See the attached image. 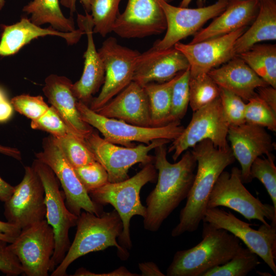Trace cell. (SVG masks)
I'll return each mask as SVG.
<instances>
[{"label":"cell","instance_id":"obj_50","mask_svg":"<svg viewBox=\"0 0 276 276\" xmlns=\"http://www.w3.org/2000/svg\"><path fill=\"white\" fill-rule=\"evenodd\" d=\"M0 153L12 157L17 160L21 159V155L20 151L16 148L0 145Z\"/></svg>","mask_w":276,"mask_h":276},{"label":"cell","instance_id":"obj_45","mask_svg":"<svg viewBox=\"0 0 276 276\" xmlns=\"http://www.w3.org/2000/svg\"><path fill=\"white\" fill-rule=\"evenodd\" d=\"M13 107L4 92L0 88V122L8 121L12 116Z\"/></svg>","mask_w":276,"mask_h":276},{"label":"cell","instance_id":"obj_13","mask_svg":"<svg viewBox=\"0 0 276 276\" xmlns=\"http://www.w3.org/2000/svg\"><path fill=\"white\" fill-rule=\"evenodd\" d=\"M202 221L234 235L276 274V225L262 224L255 230L250 227L253 224L243 221L231 212L218 207L207 209Z\"/></svg>","mask_w":276,"mask_h":276},{"label":"cell","instance_id":"obj_40","mask_svg":"<svg viewBox=\"0 0 276 276\" xmlns=\"http://www.w3.org/2000/svg\"><path fill=\"white\" fill-rule=\"evenodd\" d=\"M10 102L17 112L31 121L41 117L50 108L41 96L20 95L12 98Z\"/></svg>","mask_w":276,"mask_h":276},{"label":"cell","instance_id":"obj_12","mask_svg":"<svg viewBox=\"0 0 276 276\" xmlns=\"http://www.w3.org/2000/svg\"><path fill=\"white\" fill-rule=\"evenodd\" d=\"M229 126L219 98L193 111L189 124L173 141L168 151L173 152L172 158L176 161L183 152L205 140H210L216 147L228 149L230 148L227 140Z\"/></svg>","mask_w":276,"mask_h":276},{"label":"cell","instance_id":"obj_2","mask_svg":"<svg viewBox=\"0 0 276 276\" xmlns=\"http://www.w3.org/2000/svg\"><path fill=\"white\" fill-rule=\"evenodd\" d=\"M197 162V172L185 206L180 212L179 222L171 232L173 237L196 231L202 221L212 190L221 173L235 160L231 148L216 147L203 140L191 150Z\"/></svg>","mask_w":276,"mask_h":276},{"label":"cell","instance_id":"obj_9","mask_svg":"<svg viewBox=\"0 0 276 276\" xmlns=\"http://www.w3.org/2000/svg\"><path fill=\"white\" fill-rule=\"evenodd\" d=\"M42 149L41 151L35 153L36 158L48 165L58 179L69 211L78 217L82 210L101 215L104 212L103 206L91 199L62 151L57 139L50 134L44 137Z\"/></svg>","mask_w":276,"mask_h":276},{"label":"cell","instance_id":"obj_44","mask_svg":"<svg viewBox=\"0 0 276 276\" xmlns=\"http://www.w3.org/2000/svg\"><path fill=\"white\" fill-rule=\"evenodd\" d=\"M73 275H104V276H135L140 275L129 271L125 267L121 266L119 268L111 272L104 273H95L85 268L78 269Z\"/></svg>","mask_w":276,"mask_h":276},{"label":"cell","instance_id":"obj_10","mask_svg":"<svg viewBox=\"0 0 276 276\" xmlns=\"http://www.w3.org/2000/svg\"><path fill=\"white\" fill-rule=\"evenodd\" d=\"M170 141L157 139L147 145L121 147L106 141L98 132L93 131L85 139V143L96 160L106 170L109 182H118L129 178V169L140 163L144 166L153 163L154 156L149 153L157 146Z\"/></svg>","mask_w":276,"mask_h":276},{"label":"cell","instance_id":"obj_32","mask_svg":"<svg viewBox=\"0 0 276 276\" xmlns=\"http://www.w3.org/2000/svg\"><path fill=\"white\" fill-rule=\"evenodd\" d=\"M122 0H90L94 33L105 37L113 30Z\"/></svg>","mask_w":276,"mask_h":276},{"label":"cell","instance_id":"obj_15","mask_svg":"<svg viewBox=\"0 0 276 276\" xmlns=\"http://www.w3.org/2000/svg\"><path fill=\"white\" fill-rule=\"evenodd\" d=\"M44 199V189L39 176L32 166L25 167L22 180L5 202L4 214L7 221L22 229L43 220L46 214Z\"/></svg>","mask_w":276,"mask_h":276},{"label":"cell","instance_id":"obj_6","mask_svg":"<svg viewBox=\"0 0 276 276\" xmlns=\"http://www.w3.org/2000/svg\"><path fill=\"white\" fill-rule=\"evenodd\" d=\"M32 166L39 176L43 183L47 221L53 228L55 249L52 257L50 272L62 261L70 245V229L76 225L78 217L71 213L65 202V195L60 190V182L46 164L35 159Z\"/></svg>","mask_w":276,"mask_h":276},{"label":"cell","instance_id":"obj_52","mask_svg":"<svg viewBox=\"0 0 276 276\" xmlns=\"http://www.w3.org/2000/svg\"><path fill=\"white\" fill-rule=\"evenodd\" d=\"M0 239L5 241L8 243H11L13 242L15 238L10 237L4 233L0 232Z\"/></svg>","mask_w":276,"mask_h":276},{"label":"cell","instance_id":"obj_20","mask_svg":"<svg viewBox=\"0 0 276 276\" xmlns=\"http://www.w3.org/2000/svg\"><path fill=\"white\" fill-rule=\"evenodd\" d=\"M189 67L185 56L174 47L163 50L152 47L140 54L132 81L142 86L154 82L163 83Z\"/></svg>","mask_w":276,"mask_h":276},{"label":"cell","instance_id":"obj_17","mask_svg":"<svg viewBox=\"0 0 276 276\" xmlns=\"http://www.w3.org/2000/svg\"><path fill=\"white\" fill-rule=\"evenodd\" d=\"M171 3L174 0H164ZM159 0H128L123 13H119L113 30L121 37L142 38L166 31L167 22Z\"/></svg>","mask_w":276,"mask_h":276},{"label":"cell","instance_id":"obj_35","mask_svg":"<svg viewBox=\"0 0 276 276\" xmlns=\"http://www.w3.org/2000/svg\"><path fill=\"white\" fill-rule=\"evenodd\" d=\"M57 140L64 155L74 168L97 161L85 141L72 134Z\"/></svg>","mask_w":276,"mask_h":276},{"label":"cell","instance_id":"obj_39","mask_svg":"<svg viewBox=\"0 0 276 276\" xmlns=\"http://www.w3.org/2000/svg\"><path fill=\"white\" fill-rule=\"evenodd\" d=\"M74 170L80 181L88 194L109 182L106 170L97 161L74 168Z\"/></svg>","mask_w":276,"mask_h":276},{"label":"cell","instance_id":"obj_37","mask_svg":"<svg viewBox=\"0 0 276 276\" xmlns=\"http://www.w3.org/2000/svg\"><path fill=\"white\" fill-rule=\"evenodd\" d=\"M245 122L276 131V112L274 111L257 94L246 103Z\"/></svg>","mask_w":276,"mask_h":276},{"label":"cell","instance_id":"obj_18","mask_svg":"<svg viewBox=\"0 0 276 276\" xmlns=\"http://www.w3.org/2000/svg\"><path fill=\"white\" fill-rule=\"evenodd\" d=\"M246 28L244 27L229 33L194 43L178 42L174 47L187 59L190 77L208 74L236 56L234 52L235 43Z\"/></svg>","mask_w":276,"mask_h":276},{"label":"cell","instance_id":"obj_3","mask_svg":"<svg viewBox=\"0 0 276 276\" xmlns=\"http://www.w3.org/2000/svg\"><path fill=\"white\" fill-rule=\"evenodd\" d=\"M202 238L195 246L175 252L167 275L203 276L228 262L243 248L234 235L206 222H203Z\"/></svg>","mask_w":276,"mask_h":276},{"label":"cell","instance_id":"obj_23","mask_svg":"<svg viewBox=\"0 0 276 276\" xmlns=\"http://www.w3.org/2000/svg\"><path fill=\"white\" fill-rule=\"evenodd\" d=\"M97 112L132 125L151 127L148 96L144 86L133 81Z\"/></svg>","mask_w":276,"mask_h":276},{"label":"cell","instance_id":"obj_46","mask_svg":"<svg viewBox=\"0 0 276 276\" xmlns=\"http://www.w3.org/2000/svg\"><path fill=\"white\" fill-rule=\"evenodd\" d=\"M139 268L143 276H164L157 265L153 262H147L139 264Z\"/></svg>","mask_w":276,"mask_h":276},{"label":"cell","instance_id":"obj_29","mask_svg":"<svg viewBox=\"0 0 276 276\" xmlns=\"http://www.w3.org/2000/svg\"><path fill=\"white\" fill-rule=\"evenodd\" d=\"M268 85L276 88V45H254L237 55Z\"/></svg>","mask_w":276,"mask_h":276},{"label":"cell","instance_id":"obj_41","mask_svg":"<svg viewBox=\"0 0 276 276\" xmlns=\"http://www.w3.org/2000/svg\"><path fill=\"white\" fill-rule=\"evenodd\" d=\"M31 127L33 129L46 131L56 139L70 134H73L52 106H50L41 117L31 121Z\"/></svg>","mask_w":276,"mask_h":276},{"label":"cell","instance_id":"obj_31","mask_svg":"<svg viewBox=\"0 0 276 276\" xmlns=\"http://www.w3.org/2000/svg\"><path fill=\"white\" fill-rule=\"evenodd\" d=\"M260 263L257 254L243 247L228 262L209 270L203 276H246Z\"/></svg>","mask_w":276,"mask_h":276},{"label":"cell","instance_id":"obj_53","mask_svg":"<svg viewBox=\"0 0 276 276\" xmlns=\"http://www.w3.org/2000/svg\"><path fill=\"white\" fill-rule=\"evenodd\" d=\"M5 4V0H0V10H1Z\"/></svg>","mask_w":276,"mask_h":276},{"label":"cell","instance_id":"obj_24","mask_svg":"<svg viewBox=\"0 0 276 276\" xmlns=\"http://www.w3.org/2000/svg\"><path fill=\"white\" fill-rule=\"evenodd\" d=\"M208 74L219 87L238 95L244 101H248L255 96L258 87L268 85L238 56Z\"/></svg>","mask_w":276,"mask_h":276},{"label":"cell","instance_id":"obj_48","mask_svg":"<svg viewBox=\"0 0 276 276\" xmlns=\"http://www.w3.org/2000/svg\"><path fill=\"white\" fill-rule=\"evenodd\" d=\"M15 187L5 181L0 177V201L6 202L12 195Z\"/></svg>","mask_w":276,"mask_h":276},{"label":"cell","instance_id":"obj_7","mask_svg":"<svg viewBox=\"0 0 276 276\" xmlns=\"http://www.w3.org/2000/svg\"><path fill=\"white\" fill-rule=\"evenodd\" d=\"M77 107L82 120L100 131L106 141L125 147H133V142L149 144L157 139L173 141L185 128L180 121L159 127L140 126L103 116L79 101Z\"/></svg>","mask_w":276,"mask_h":276},{"label":"cell","instance_id":"obj_27","mask_svg":"<svg viewBox=\"0 0 276 276\" xmlns=\"http://www.w3.org/2000/svg\"><path fill=\"white\" fill-rule=\"evenodd\" d=\"M276 39V1L260 0L257 15L250 27L237 39L235 56L262 41Z\"/></svg>","mask_w":276,"mask_h":276},{"label":"cell","instance_id":"obj_8","mask_svg":"<svg viewBox=\"0 0 276 276\" xmlns=\"http://www.w3.org/2000/svg\"><path fill=\"white\" fill-rule=\"evenodd\" d=\"M240 169L234 167L231 173L223 171L210 194L207 209L224 206L242 215L248 221L257 219L268 225H276V209L273 205L262 203L244 187Z\"/></svg>","mask_w":276,"mask_h":276},{"label":"cell","instance_id":"obj_43","mask_svg":"<svg viewBox=\"0 0 276 276\" xmlns=\"http://www.w3.org/2000/svg\"><path fill=\"white\" fill-rule=\"evenodd\" d=\"M256 91L257 95L276 112V88L267 85L258 87Z\"/></svg>","mask_w":276,"mask_h":276},{"label":"cell","instance_id":"obj_34","mask_svg":"<svg viewBox=\"0 0 276 276\" xmlns=\"http://www.w3.org/2000/svg\"><path fill=\"white\" fill-rule=\"evenodd\" d=\"M190 67L178 73L173 85L168 124L180 121L186 113L190 101Z\"/></svg>","mask_w":276,"mask_h":276},{"label":"cell","instance_id":"obj_11","mask_svg":"<svg viewBox=\"0 0 276 276\" xmlns=\"http://www.w3.org/2000/svg\"><path fill=\"white\" fill-rule=\"evenodd\" d=\"M98 52L105 69V78L101 90L88 105L97 112L133 80L140 53L118 43L112 37L107 38Z\"/></svg>","mask_w":276,"mask_h":276},{"label":"cell","instance_id":"obj_36","mask_svg":"<svg viewBox=\"0 0 276 276\" xmlns=\"http://www.w3.org/2000/svg\"><path fill=\"white\" fill-rule=\"evenodd\" d=\"M274 156L271 153L266 157H257L250 169L251 178L260 180L266 189L276 209V167Z\"/></svg>","mask_w":276,"mask_h":276},{"label":"cell","instance_id":"obj_28","mask_svg":"<svg viewBox=\"0 0 276 276\" xmlns=\"http://www.w3.org/2000/svg\"><path fill=\"white\" fill-rule=\"evenodd\" d=\"M22 11L30 15V20L41 26L50 24L54 29L64 32L76 31L73 17H66L61 11L59 0H32Z\"/></svg>","mask_w":276,"mask_h":276},{"label":"cell","instance_id":"obj_49","mask_svg":"<svg viewBox=\"0 0 276 276\" xmlns=\"http://www.w3.org/2000/svg\"><path fill=\"white\" fill-rule=\"evenodd\" d=\"M21 229L9 222L0 220V232L10 237L16 238L21 232Z\"/></svg>","mask_w":276,"mask_h":276},{"label":"cell","instance_id":"obj_21","mask_svg":"<svg viewBox=\"0 0 276 276\" xmlns=\"http://www.w3.org/2000/svg\"><path fill=\"white\" fill-rule=\"evenodd\" d=\"M72 84V81L65 76L51 74L45 78L42 91L71 132L85 141L94 129L81 118Z\"/></svg>","mask_w":276,"mask_h":276},{"label":"cell","instance_id":"obj_42","mask_svg":"<svg viewBox=\"0 0 276 276\" xmlns=\"http://www.w3.org/2000/svg\"><path fill=\"white\" fill-rule=\"evenodd\" d=\"M8 243L0 239V271L7 276H17L22 274V268Z\"/></svg>","mask_w":276,"mask_h":276},{"label":"cell","instance_id":"obj_4","mask_svg":"<svg viewBox=\"0 0 276 276\" xmlns=\"http://www.w3.org/2000/svg\"><path fill=\"white\" fill-rule=\"evenodd\" d=\"M77 231L62 261L52 272V276L67 275L66 270L74 261L87 254L103 250L114 246L122 260H127L129 253L121 246L117 239L123 228L122 221L116 210L103 212L100 216L83 212L79 216Z\"/></svg>","mask_w":276,"mask_h":276},{"label":"cell","instance_id":"obj_26","mask_svg":"<svg viewBox=\"0 0 276 276\" xmlns=\"http://www.w3.org/2000/svg\"><path fill=\"white\" fill-rule=\"evenodd\" d=\"M260 0H229L225 9L206 27L195 34L194 43L223 35L247 26L256 17Z\"/></svg>","mask_w":276,"mask_h":276},{"label":"cell","instance_id":"obj_38","mask_svg":"<svg viewBox=\"0 0 276 276\" xmlns=\"http://www.w3.org/2000/svg\"><path fill=\"white\" fill-rule=\"evenodd\" d=\"M219 99L224 114L229 126L245 123L246 103L238 95L219 87Z\"/></svg>","mask_w":276,"mask_h":276},{"label":"cell","instance_id":"obj_14","mask_svg":"<svg viewBox=\"0 0 276 276\" xmlns=\"http://www.w3.org/2000/svg\"><path fill=\"white\" fill-rule=\"evenodd\" d=\"M55 244L53 228L43 219L21 229L8 246L20 262L22 274L48 276Z\"/></svg>","mask_w":276,"mask_h":276},{"label":"cell","instance_id":"obj_33","mask_svg":"<svg viewBox=\"0 0 276 276\" xmlns=\"http://www.w3.org/2000/svg\"><path fill=\"white\" fill-rule=\"evenodd\" d=\"M189 105L195 111L219 98V87L208 74L190 77Z\"/></svg>","mask_w":276,"mask_h":276},{"label":"cell","instance_id":"obj_22","mask_svg":"<svg viewBox=\"0 0 276 276\" xmlns=\"http://www.w3.org/2000/svg\"><path fill=\"white\" fill-rule=\"evenodd\" d=\"M79 28L87 37V48L84 54V68L80 79L72 84V90L78 100L89 105L93 96L104 81L105 69L103 61L97 51L93 37L94 24L91 15L78 14Z\"/></svg>","mask_w":276,"mask_h":276},{"label":"cell","instance_id":"obj_5","mask_svg":"<svg viewBox=\"0 0 276 276\" xmlns=\"http://www.w3.org/2000/svg\"><path fill=\"white\" fill-rule=\"evenodd\" d=\"M157 173L153 163L148 164L135 175L118 182H108L89 193L91 199L96 203L110 204L119 214L123 222V231L118 238L119 245L128 250L132 244L130 225L132 217L139 215L144 218L146 207L140 199L142 188L149 182L157 180Z\"/></svg>","mask_w":276,"mask_h":276},{"label":"cell","instance_id":"obj_47","mask_svg":"<svg viewBox=\"0 0 276 276\" xmlns=\"http://www.w3.org/2000/svg\"><path fill=\"white\" fill-rule=\"evenodd\" d=\"M76 1L77 0H60V3L61 5L68 8L71 15L76 10ZM80 2L82 4L85 12L89 13L90 12V0H80Z\"/></svg>","mask_w":276,"mask_h":276},{"label":"cell","instance_id":"obj_19","mask_svg":"<svg viewBox=\"0 0 276 276\" xmlns=\"http://www.w3.org/2000/svg\"><path fill=\"white\" fill-rule=\"evenodd\" d=\"M227 140L235 158L240 165L243 183L251 182L250 169L253 162L263 154L271 153L275 147L271 136L264 127L245 122L229 126Z\"/></svg>","mask_w":276,"mask_h":276},{"label":"cell","instance_id":"obj_25","mask_svg":"<svg viewBox=\"0 0 276 276\" xmlns=\"http://www.w3.org/2000/svg\"><path fill=\"white\" fill-rule=\"evenodd\" d=\"M84 34V32L80 29L74 32H64L57 31L51 26L43 28L30 19L22 17L14 24L4 26L0 41V56L15 54L24 45L39 37L56 36L65 39L68 44H74Z\"/></svg>","mask_w":276,"mask_h":276},{"label":"cell","instance_id":"obj_1","mask_svg":"<svg viewBox=\"0 0 276 276\" xmlns=\"http://www.w3.org/2000/svg\"><path fill=\"white\" fill-rule=\"evenodd\" d=\"M166 145L154 149L153 165L158 171L157 183L146 199L144 226L153 232L157 231L164 221L187 198L197 166L196 160L189 150L178 162L170 163L167 158Z\"/></svg>","mask_w":276,"mask_h":276},{"label":"cell","instance_id":"obj_51","mask_svg":"<svg viewBox=\"0 0 276 276\" xmlns=\"http://www.w3.org/2000/svg\"><path fill=\"white\" fill-rule=\"evenodd\" d=\"M192 0H182L179 6L181 7H188ZM206 0H198L199 5L202 6L205 4Z\"/></svg>","mask_w":276,"mask_h":276},{"label":"cell","instance_id":"obj_30","mask_svg":"<svg viewBox=\"0 0 276 276\" xmlns=\"http://www.w3.org/2000/svg\"><path fill=\"white\" fill-rule=\"evenodd\" d=\"M176 76L165 82H151L143 86L148 98L152 127L168 124L172 88Z\"/></svg>","mask_w":276,"mask_h":276},{"label":"cell","instance_id":"obj_16","mask_svg":"<svg viewBox=\"0 0 276 276\" xmlns=\"http://www.w3.org/2000/svg\"><path fill=\"white\" fill-rule=\"evenodd\" d=\"M229 0H217L208 6L197 8L176 7L164 0H159L166 19L167 28L164 37L154 43L157 49L174 47L181 40L195 35L209 20L215 18L226 8Z\"/></svg>","mask_w":276,"mask_h":276}]
</instances>
